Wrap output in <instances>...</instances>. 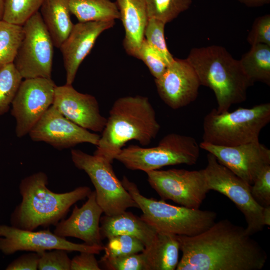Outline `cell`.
<instances>
[{
  "label": "cell",
  "mask_w": 270,
  "mask_h": 270,
  "mask_svg": "<svg viewBox=\"0 0 270 270\" xmlns=\"http://www.w3.org/2000/svg\"><path fill=\"white\" fill-rule=\"evenodd\" d=\"M34 142H46L58 150L88 143L97 146L100 136L74 123L51 106L29 133Z\"/></svg>",
  "instance_id": "obj_15"
},
{
  "label": "cell",
  "mask_w": 270,
  "mask_h": 270,
  "mask_svg": "<svg viewBox=\"0 0 270 270\" xmlns=\"http://www.w3.org/2000/svg\"><path fill=\"white\" fill-rule=\"evenodd\" d=\"M137 58L142 60L146 64L155 79L160 78L169 66L164 58L148 44L145 38Z\"/></svg>",
  "instance_id": "obj_33"
},
{
  "label": "cell",
  "mask_w": 270,
  "mask_h": 270,
  "mask_svg": "<svg viewBox=\"0 0 270 270\" xmlns=\"http://www.w3.org/2000/svg\"><path fill=\"white\" fill-rule=\"evenodd\" d=\"M22 37V26L0 21V70L14 63Z\"/></svg>",
  "instance_id": "obj_26"
},
{
  "label": "cell",
  "mask_w": 270,
  "mask_h": 270,
  "mask_svg": "<svg viewBox=\"0 0 270 270\" xmlns=\"http://www.w3.org/2000/svg\"><path fill=\"white\" fill-rule=\"evenodd\" d=\"M4 9V0H0V21L3 19Z\"/></svg>",
  "instance_id": "obj_41"
},
{
  "label": "cell",
  "mask_w": 270,
  "mask_h": 270,
  "mask_svg": "<svg viewBox=\"0 0 270 270\" xmlns=\"http://www.w3.org/2000/svg\"><path fill=\"white\" fill-rule=\"evenodd\" d=\"M160 128L148 98L136 96L119 98L110 111L94 154L112 164L128 142L136 140L143 146H148Z\"/></svg>",
  "instance_id": "obj_2"
},
{
  "label": "cell",
  "mask_w": 270,
  "mask_h": 270,
  "mask_svg": "<svg viewBox=\"0 0 270 270\" xmlns=\"http://www.w3.org/2000/svg\"><path fill=\"white\" fill-rule=\"evenodd\" d=\"M148 181L162 200L200 209L209 190L204 170L170 169L146 172Z\"/></svg>",
  "instance_id": "obj_11"
},
{
  "label": "cell",
  "mask_w": 270,
  "mask_h": 270,
  "mask_svg": "<svg viewBox=\"0 0 270 270\" xmlns=\"http://www.w3.org/2000/svg\"><path fill=\"white\" fill-rule=\"evenodd\" d=\"M40 256L39 254L30 252L24 254L14 260L6 268L7 270H37Z\"/></svg>",
  "instance_id": "obj_38"
},
{
  "label": "cell",
  "mask_w": 270,
  "mask_h": 270,
  "mask_svg": "<svg viewBox=\"0 0 270 270\" xmlns=\"http://www.w3.org/2000/svg\"><path fill=\"white\" fill-rule=\"evenodd\" d=\"M54 106L66 118L88 130L102 132L107 118L93 96L78 92L72 85L56 86Z\"/></svg>",
  "instance_id": "obj_17"
},
{
  "label": "cell",
  "mask_w": 270,
  "mask_h": 270,
  "mask_svg": "<svg viewBox=\"0 0 270 270\" xmlns=\"http://www.w3.org/2000/svg\"><path fill=\"white\" fill-rule=\"evenodd\" d=\"M178 235L158 232L152 244L142 254L146 270H174L179 262Z\"/></svg>",
  "instance_id": "obj_22"
},
{
  "label": "cell",
  "mask_w": 270,
  "mask_h": 270,
  "mask_svg": "<svg viewBox=\"0 0 270 270\" xmlns=\"http://www.w3.org/2000/svg\"><path fill=\"white\" fill-rule=\"evenodd\" d=\"M53 250H63L68 252H88L98 254L104 250V246L74 243L66 238L58 236L49 229L34 232L0 225V250L6 255L20 251L40 254Z\"/></svg>",
  "instance_id": "obj_13"
},
{
  "label": "cell",
  "mask_w": 270,
  "mask_h": 270,
  "mask_svg": "<svg viewBox=\"0 0 270 270\" xmlns=\"http://www.w3.org/2000/svg\"><path fill=\"white\" fill-rule=\"evenodd\" d=\"M22 79L14 64L0 70V116L10 110Z\"/></svg>",
  "instance_id": "obj_28"
},
{
  "label": "cell",
  "mask_w": 270,
  "mask_h": 270,
  "mask_svg": "<svg viewBox=\"0 0 270 270\" xmlns=\"http://www.w3.org/2000/svg\"></svg>",
  "instance_id": "obj_42"
},
{
  "label": "cell",
  "mask_w": 270,
  "mask_h": 270,
  "mask_svg": "<svg viewBox=\"0 0 270 270\" xmlns=\"http://www.w3.org/2000/svg\"><path fill=\"white\" fill-rule=\"evenodd\" d=\"M2 20L22 26L36 13L39 12L44 0H4Z\"/></svg>",
  "instance_id": "obj_29"
},
{
  "label": "cell",
  "mask_w": 270,
  "mask_h": 270,
  "mask_svg": "<svg viewBox=\"0 0 270 270\" xmlns=\"http://www.w3.org/2000/svg\"><path fill=\"white\" fill-rule=\"evenodd\" d=\"M39 254L40 270H70L71 260L66 250H53Z\"/></svg>",
  "instance_id": "obj_34"
},
{
  "label": "cell",
  "mask_w": 270,
  "mask_h": 270,
  "mask_svg": "<svg viewBox=\"0 0 270 270\" xmlns=\"http://www.w3.org/2000/svg\"><path fill=\"white\" fill-rule=\"evenodd\" d=\"M48 177L42 172L22 180L19 188L22 200L12 214V226L30 231L56 226L65 218L72 206L92 192L88 186H80L69 192L56 193L48 188Z\"/></svg>",
  "instance_id": "obj_3"
},
{
  "label": "cell",
  "mask_w": 270,
  "mask_h": 270,
  "mask_svg": "<svg viewBox=\"0 0 270 270\" xmlns=\"http://www.w3.org/2000/svg\"><path fill=\"white\" fill-rule=\"evenodd\" d=\"M115 24V20H111L78 22L74 24L60 48L66 72V84H72L80 64L91 52L98 38Z\"/></svg>",
  "instance_id": "obj_18"
},
{
  "label": "cell",
  "mask_w": 270,
  "mask_h": 270,
  "mask_svg": "<svg viewBox=\"0 0 270 270\" xmlns=\"http://www.w3.org/2000/svg\"><path fill=\"white\" fill-rule=\"evenodd\" d=\"M40 10L54 47L60 48L74 26L70 17L69 0H44Z\"/></svg>",
  "instance_id": "obj_23"
},
{
  "label": "cell",
  "mask_w": 270,
  "mask_h": 270,
  "mask_svg": "<svg viewBox=\"0 0 270 270\" xmlns=\"http://www.w3.org/2000/svg\"><path fill=\"white\" fill-rule=\"evenodd\" d=\"M270 122V104L232 112L212 110L204 119L203 142L234 146L259 140L262 130Z\"/></svg>",
  "instance_id": "obj_6"
},
{
  "label": "cell",
  "mask_w": 270,
  "mask_h": 270,
  "mask_svg": "<svg viewBox=\"0 0 270 270\" xmlns=\"http://www.w3.org/2000/svg\"><path fill=\"white\" fill-rule=\"evenodd\" d=\"M99 263L110 270H146L142 252L114 258L102 257Z\"/></svg>",
  "instance_id": "obj_32"
},
{
  "label": "cell",
  "mask_w": 270,
  "mask_h": 270,
  "mask_svg": "<svg viewBox=\"0 0 270 270\" xmlns=\"http://www.w3.org/2000/svg\"><path fill=\"white\" fill-rule=\"evenodd\" d=\"M200 149L193 137L172 133L164 137L156 146L130 145L124 148L115 160L128 169L147 172L167 166L196 164Z\"/></svg>",
  "instance_id": "obj_7"
},
{
  "label": "cell",
  "mask_w": 270,
  "mask_h": 270,
  "mask_svg": "<svg viewBox=\"0 0 270 270\" xmlns=\"http://www.w3.org/2000/svg\"><path fill=\"white\" fill-rule=\"evenodd\" d=\"M178 238L182 256L177 270H261L268 260L246 228L228 220L198 235Z\"/></svg>",
  "instance_id": "obj_1"
},
{
  "label": "cell",
  "mask_w": 270,
  "mask_h": 270,
  "mask_svg": "<svg viewBox=\"0 0 270 270\" xmlns=\"http://www.w3.org/2000/svg\"><path fill=\"white\" fill-rule=\"evenodd\" d=\"M208 164L204 170L209 190H214L228 198L244 216L247 232L251 236L262 231L264 208L254 200L250 192L251 186L220 164L216 158L208 153Z\"/></svg>",
  "instance_id": "obj_9"
},
{
  "label": "cell",
  "mask_w": 270,
  "mask_h": 270,
  "mask_svg": "<svg viewBox=\"0 0 270 270\" xmlns=\"http://www.w3.org/2000/svg\"><path fill=\"white\" fill-rule=\"evenodd\" d=\"M146 2L148 18L166 24L188 10L192 0H146Z\"/></svg>",
  "instance_id": "obj_27"
},
{
  "label": "cell",
  "mask_w": 270,
  "mask_h": 270,
  "mask_svg": "<svg viewBox=\"0 0 270 270\" xmlns=\"http://www.w3.org/2000/svg\"><path fill=\"white\" fill-rule=\"evenodd\" d=\"M247 41L251 46L264 44L270 46V15L257 18L250 32Z\"/></svg>",
  "instance_id": "obj_36"
},
{
  "label": "cell",
  "mask_w": 270,
  "mask_h": 270,
  "mask_svg": "<svg viewBox=\"0 0 270 270\" xmlns=\"http://www.w3.org/2000/svg\"><path fill=\"white\" fill-rule=\"evenodd\" d=\"M196 72L201 86L214 94L218 112L229 111L247 98L248 90L254 84L240 61L224 47L210 46L192 48L186 58Z\"/></svg>",
  "instance_id": "obj_4"
},
{
  "label": "cell",
  "mask_w": 270,
  "mask_h": 270,
  "mask_svg": "<svg viewBox=\"0 0 270 270\" xmlns=\"http://www.w3.org/2000/svg\"><path fill=\"white\" fill-rule=\"evenodd\" d=\"M200 146L250 186L262 170L270 165V150L260 140L234 146L202 142Z\"/></svg>",
  "instance_id": "obj_14"
},
{
  "label": "cell",
  "mask_w": 270,
  "mask_h": 270,
  "mask_svg": "<svg viewBox=\"0 0 270 270\" xmlns=\"http://www.w3.org/2000/svg\"><path fill=\"white\" fill-rule=\"evenodd\" d=\"M23 37L14 64L23 79L52 78L54 44L40 12L22 26Z\"/></svg>",
  "instance_id": "obj_10"
},
{
  "label": "cell",
  "mask_w": 270,
  "mask_h": 270,
  "mask_svg": "<svg viewBox=\"0 0 270 270\" xmlns=\"http://www.w3.org/2000/svg\"><path fill=\"white\" fill-rule=\"evenodd\" d=\"M245 72L254 84L270 86V46L258 44L252 46L240 60Z\"/></svg>",
  "instance_id": "obj_25"
},
{
  "label": "cell",
  "mask_w": 270,
  "mask_h": 270,
  "mask_svg": "<svg viewBox=\"0 0 270 270\" xmlns=\"http://www.w3.org/2000/svg\"><path fill=\"white\" fill-rule=\"evenodd\" d=\"M263 222L264 226H270V207L265 208H264Z\"/></svg>",
  "instance_id": "obj_40"
},
{
  "label": "cell",
  "mask_w": 270,
  "mask_h": 270,
  "mask_svg": "<svg viewBox=\"0 0 270 270\" xmlns=\"http://www.w3.org/2000/svg\"><path fill=\"white\" fill-rule=\"evenodd\" d=\"M122 182L142 212L140 218L158 232L194 236L210 228L216 212L170 204L142 196L136 184L124 176Z\"/></svg>",
  "instance_id": "obj_5"
},
{
  "label": "cell",
  "mask_w": 270,
  "mask_h": 270,
  "mask_svg": "<svg viewBox=\"0 0 270 270\" xmlns=\"http://www.w3.org/2000/svg\"><path fill=\"white\" fill-rule=\"evenodd\" d=\"M69 6L80 22L120 19L116 2L110 0H69Z\"/></svg>",
  "instance_id": "obj_24"
},
{
  "label": "cell",
  "mask_w": 270,
  "mask_h": 270,
  "mask_svg": "<svg viewBox=\"0 0 270 270\" xmlns=\"http://www.w3.org/2000/svg\"><path fill=\"white\" fill-rule=\"evenodd\" d=\"M76 168L89 176L96 189V200L106 216H116L129 208H139L114 172L112 164L104 158L79 150L71 152Z\"/></svg>",
  "instance_id": "obj_8"
},
{
  "label": "cell",
  "mask_w": 270,
  "mask_h": 270,
  "mask_svg": "<svg viewBox=\"0 0 270 270\" xmlns=\"http://www.w3.org/2000/svg\"><path fill=\"white\" fill-rule=\"evenodd\" d=\"M250 8H258L268 4L270 0H236Z\"/></svg>",
  "instance_id": "obj_39"
},
{
  "label": "cell",
  "mask_w": 270,
  "mask_h": 270,
  "mask_svg": "<svg viewBox=\"0 0 270 270\" xmlns=\"http://www.w3.org/2000/svg\"><path fill=\"white\" fill-rule=\"evenodd\" d=\"M250 192L259 205L264 208L270 207V165L258 174L251 186Z\"/></svg>",
  "instance_id": "obj_35"
},
{
  "label": "cell",
  "mask_w": 270,
  "mask_h": 270,
  "mask_svg": "<svg viewBox=\"0 0 270 270\" xmlns=\"http://www.w3.org/2000/svg\"><path fill=\"white\" fill-rule=\"evenodd\" d=\"M56 86L52 78H37L22 81L12 104L18 138L28 134L52 106Z\"/></svg>",
  "instance_id": "obj_12"
},
{
  "label": "cell",
  "mask_w": 270,
  "mask_h": 270,
  "mask_svg": "<svg viewBox=\"0 0 270 270\" xmlns=\"http://www.w3.org/2000/svg\"><path fill=\"white\" fill-rule=\"evenodd\" d=\"M144 244L138 238L128 235H118L108 239L104 246V258H114L142 252L145 250Z\"/></svg>",
  "instance_id": "obj_31"
},
{
  "label": "cell",
  "mask_w": 270,
  "mask_h": 270,
  "mask_svg": "<svg viewBox=\"0 0 270 270\" xmlns=\"http://www.w3.org/2000/svg\"><path fill=\"white\" fill-rule=\"evenodd\" d=\"M155 83L162 100L173 110L184 108L194 102L202 86L187 60L177 58L160 78L155 79Z\"/></svg>",
  "instance_id": "obj_16"
},
{
  "label": "cell",
  "mask_w": 270,
  "mask_h": 270,
  "mask_svg": "<svg viewBox=\"0 0 270 270\" xmlns=\"http://www.w3.org/2000/svg\"><path fill=\"white\" fill-rule=\"evenodd\" d=\"M99 262L95 254L82 252L71 260L70 270H100Z\"/></svg>",
  "instance_id": "obj_37"
},
{
  "label": "cell",
  "mask_w": 270,
  "mask_h": 270,
  "mask_svg": "<svg viewBox=\"0 0 270 270\" xmlns=\"http://www.w3.org/2000/svg\"><path fill=\"white\" fill-rule=\"evenodd\" d=\"M116 2L126 32L124 47L128 54L137 58L149 19L146 0H116Z\"/></svg>",
  "instance_id": "obj_20"
},
{
  "label": "cell",
  "mask_w": 270,
  "mask_h": 270,
  "mask_svg": "<svg viewBox=\"0 0 270 270\" xmlns=\"http://www.w3.org/2000/svg\"><path fill=\"white\" fill-rule=\"evenodd\" d=\"M80 208L75 205L70 217L60 220L54 233L62 238H75L90 246H104L100 232V221L104 211L92 192Z\"/></svg>",
  "instance_id": "obj_19"
},
{
  "label": "cell",
  "mask_w": 270,
  "mask_h": 270,
  "mask_svg": "<svg viewBox=\"0 0 270 270\" xmlns=\"http://www.w3.org/2000/svg\"><path fill=\"white\" fill-rule=\"evenodd\" d=\"M166 24L159 20L149 18L144 32L148 44L159 54L170 65L174 58L168 50L164 36Z\"/></svg>",
  "instance_id": "obj_30"
},
{
  "label": "cell",
  "mask_w": 270,
  "mask_h": 270,
  "mask_svg": "<svg viewBox=\"0 0 270 270\" xmlns=\"http://www.w3.org/2000/svg\"><path fill=\"white\" fill-rule=\"evenodd\" d=\"M102 240L118 235H128L140 240L146 248L153 242L158 231L140 217L126 210L120 214L105 216L100 218Z\"/></svg>",
  "instance_id": "obj_21"
}]
</instances>
